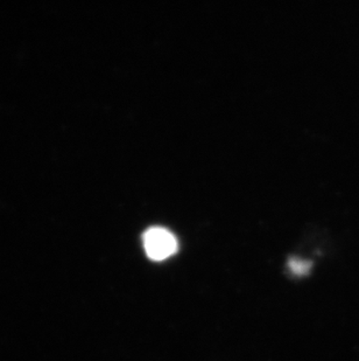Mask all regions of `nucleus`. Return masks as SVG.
Segmentation results:
<instances>
[{
    "mask_svg": "<svg viewBox=\"0 0 359 361\" xmlns=\"http://www.w3.org/2000/svg\"><path fill=\"white\" fill-rule=\"evenodd\" d=\"M144 248L146 255L156 262L170 259L179 250V242L168 229L151 227L144 233Z\"/></svg>",
    "mask_w": 359,
    "mask_h": 361,
    "instance_id": "1",
    "label": "nucleus"
}]
</instances>
